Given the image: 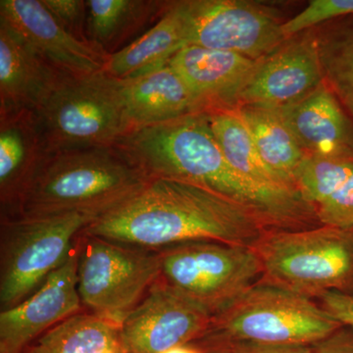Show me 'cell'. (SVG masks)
Here are the masks:
<instances>
[{
	"label": "cell",
	"instance_id": "6da1fadb",
	"mask_svg": "<svg viewBox=\"0 0 353 353\" xmlns=\"http://www.w3.org/2000/svg\"><path fill=\"white\" fill-rule=\"evenodd\" d=\"M273 231L240 202L183 181L152 179L128 201L92 221L83 233L122 245L161 250L192 241L252 246Z\"/></svg>",
	"mask_w": 353,
	"mask_h": 353
},
{
	"label": "cell",
	"instance_id": "7a4b0ae2",
	"mask_svg": "<svg viewBox=\"0 0 353 353\" xmlns=\"http://www.w3.org/2000/svg\"><path fill=\"white\" fill-rule=\"evenodd\" d=\"M115 146L150 179H172L201 185L252 208L273 231H303L321 226L307 205L267 196L232 168L206 112L134 128Z\"/></svg>",
	"mask_w": 353,
	"mask_h": 353
},
{
	"label": "cell",
	"instance_id": "3957f363",
	"mask_svg": "<svg viewBox=\"0 0 353 353\" xmlns=\"http://www.w3.org/2000/svg\"><path fill=\"white\" fill-rule=\"evenodd\" d=\"M150 180L115 146L48 153L12 217L81 213L97 219Z\"/></svg>",
	"mask_w": 353,
	"mask_h": 353
},
{
	"label": "cell",
	"instance_id": "277c9868",
	"mask_svg": "<svg viewBox=\"0 0 353 353\" xmlns=\"http://www.w3.org/2000/svg\"><path fill=\"white\" fill-rule=\"evenodd\" d=\"M341 326L313 299L261 281L214 316L190 345L203 352H228L236 343L312 345Z\"/></svg>",
	"mask_w": 353,
	"mask_h": 353
},
{
	"label": "cell",
	"instance_id": "5b68a950",
	"mask_svg": "<svg viewBox=\"0 0 353 353\" xmlns=\"http://www.w3.org/2000/svg\"><path fill=\"white\" fill-rule=\"evenodd\" d=\"M34 113L48 153L113 146L132 129L122 81L104 71L64 76Z\"/></svg>",
	"mask_w": 353,
	"mask_h": 353
},
{
	"label": "cell",
	"instance_id": "8992f818",
	"mask_svg": "<svg viewBox=\"0 0 353 353\" xmlns=\"http://www.w3.org/2000/svg\"><path fill=\"white\" fill-rule=\"evenodd\" d=\"M252 248L263 282L311 299L327 292L353 294V228L269 231Z\"/></svg>",
	"mask_w": 353,
	"mask_h": 353
},
{
	"label": "cell",
	"instance_id": "52a82bcc",
	"mask_svg": "<svg viewBox=\"0 0 353 353\" xmlns=\"http://www.w3.org/2000/svg\"><path fill=\"white\" fill-rule=\"evenodd\" d=\"M94 220L81 213L1 218L0 311L32 296L69 259L79 234Z\"/></svg>",
	"mask_w": 353,
	"mask_h": 353
},
{
	"label": "cell",
	"instance_id": "ba28073f",
	"mask_svg": "<svg viewBox=\"0 0 353 353\" xmlns=\"http://www.w3.org/2000/svg\"><path fill=\"white\" fill-rule=\"evenodd\" d=\"M159 280L212 317L263 279L252 246L192 241L158 250Z\"/></svg>",
	"mask_w": 353,
	"mask_h": 353
},
{
	"label": "cell",
	"instance_id": "9c48e42d",
	"mask_svg": "<svg viewBox=\"0 0 353 353\" xmlns=\"http://www.w3.org/2000/svg\"><path fill=\"white\" fill-rule=\"evenodd\" d=\"M77 285L83 308L122 325L160 277L157 250L92 234L76 241Z\"/></svg>",
	"mask_w": 353,
	"mask_h": 353
},
{
	"label": "cell",
	"instance_id": "30bf717a",
	"mask_svg": "<svg viewBox=\"0 0 353 353\" xmlns=\"http://www.w3.org/2000/svg\"><path fill=\"white\" fill-rule=\"evenodd\" d=\"M188 46L231 51L253 60L270 54L287 38L268 7L245 0H183Z\"/></svg>",
	"mask_w": 353,
	"mask_h": 353
},
{
	"label": "cell",
	"instance_id": "8fae6325",
	"mask_svg": "<svg viewBox=\"0 0 353 353\" xmlns=\"http://www.w3.org/2000/svg\"><path fill=\"white\" fill-rule=\"evenodd\" d=\"M212 319L158 279L121 329L130 352L161 353L199 340Z\"/></svg>",
	"mask_w": 353,
	"mask_h": 353
},
{
	"label": "cell",
	"instance_id": "7c38bea8",
	"mask_svg": "<svg viewBox=\"0 0 353 353\" xmlns=\"http://www.w3.org/2000/svg\"><path fill=\"white\" fill-rule=\"evenodd\" d=\"M322 83L312 30H308L288 38L270 54L257 60L236 108L253 104L282 108L310 94Z\"/></svg>",
	"mask_w": 353,
	"mask_h": 353
},
{
	"label": "cell",
	"instance_id": "4fadbf2b",
	"mask_svg": "<svg viewBox=\"0 0 353 353\" xmlns=\"http://www.w3.org/2000/svg\"><path fill=\"white\" fill-rule=\"evenodd\" d=\"M83 309L74 250L32 296L0 312V353H24L39 336Z\"/></svg>",
	"mask_w": 353,
	"mask_h": 353
},
{
	"label": "cell",
	"instance_id": "5bb4252c",
	"mask_svg": "<svg viewBox=\"0 0 353 353\" xmlns=\"http://www.w3.org/2000/svg\"><path fill=\"white\" fill-rule=\"evenodd\" d=\"M0 20L64 75H90L105 67L108 55L65 31L41 0H1Z\"/></svg>",
	"mask_w": 353,
	"mask_h": 353
},
{
	"label": "cell",
	"instance_id": "9a60e30c",
	"mask_svg": "<svg viewBox=\"0 0 353 353\" xmlns=\"http://www.w3.org/2000/svg\"><path fill=\"white\" fill-rule=\"evenodd\" d=\"M257 60L231 51L187 46L169 62L201 112L236 109Z\"/></svg>",
	"mask_w": 353,
	"mask_h": 353
},
{
	"label": "cell",
	"instance_id": "2e32d148",
	"mask_svg": "<svg viewBox=\"0 0 353 353\" xmlns=\"http://www.w3.org/2000/svg\"><path fill=\"white\" fill-rule=\"evenodd\" d=\"M278 110L307 157L353 160V118L326 83Z\"/></svg>",
	"mask_w": 353,
	"mask_h": 353
},
{
	"label": "cell",
	"instance_id": "e0dca14e",
	"mask_svg": "<svg viewBox=\"0 0 353 353\" xmlns=\"http://www.w3.org/2000/svg\"><path fill=\"white\" fill-rule=\"evenodd\" d=\"M64 76L0 20V116L34 112Z\"/></svg>",
	"mask_w": 353,
	"mask_h": 353
},
{
	"label": "cell",
	"instance_id": "ac0fdd59",
	"mask_svg": "<svg viewBox=\"0 0 353 353\" xmlns=\"http://www.w3.org/2000/svg\"><path fill=\"white\" fill-rule=\"evenodd\" d=\"M48 155L32 111L0 116V211L12 217L23 192Z\"/></svg>",
	"mask_w": 353,
	"mask_h": 353
},
{
	"label": "cell",
	"instance_id": "d6986e66",
	"mask_svg": "<svg viewBox=\"0 0 353 353\" xmlns=\"http://www.w3.org/2000/svg\"><path fill=\"white\" fill-rule=\"evenodd\" d=\"M121 81L132 129L201 112L189 88L169 63Z\"/></svg>",
	"mask_w": 353,
	"mask_h": 353
},
{
	"label": "cell",
	"instance_id": "ffe728a7",
	"mask_svg": "<svg viewBox=\"0 0 353 353\" xmlns=\"http://www.w3.org/2000/svg\"><path fill=\"white\" fill-rule=\"evenodd\" d=\"M296 189L322 226L352 229L353 160L308 157Z\"/></svg>",
	"mask_w": 353,
	"mask_h": 353
},
{
	"label": "cell",
	"instance_id": "44dd1931",
	"mask_svg": "<svg viewBox=\"0 0 353 353\" xmlns=\"http://www.w3.org/2000/svg\"><path fill=\"white\" fill-rule=\"evenodd\" d=\"M188 25L182 1L169 2L159 20L126 48L109 55L103 71L118 80L143 75L170 62L188 46Z\"/></svg>",
	"mask_w": 353,
	"mask_h": 353
},
{
	"label": "cell",
	"instance_id": "7402d4cb",
	"mask_svg": "<svg viewBox=\"0 0 353 353\" xmlns=\"http://www.w3.org/2000/svg\"><path fill=\"white\" fill-rule=\"evenodd\" d=\"M206 114L227 161L241 178L267 196L309 206L296 190L266 166L236 109H218Z\"/></svg>",
	"mask_w": 353,
	"mask_h": 353
},
{
	"label": "cell",
	"instance_id": "603a6c76",
	"mask_svg": "<svg viewBox=\"0 0 353 353\" xmlns=\"http://www.w3.org/2000/svg\"><path fill=\"white\" fill-rule=\"evenodd\" d=\"M236 110L266 166L297 190L296 176L308 157L278 109L245 104Z\"/></svg>",
	"mask_w": 353,
	"mask_h": 353
},
{
	"label": "cell",
	"instance_id": "cb8c5ba5",
	"mask_svg": "<svg viewBox=\"0 0 353 353\" xmlns=\"http://www.w3.org/2000/svg\"><path fill=\"white\" fill-rule=\"evenodd\" d=\"M168 4L152 0H87L88 41L108 57L112 55L150 21L163 15Z\"/></svg>",
	"mask_w": 353,
	"mask_h": 353
},
{
	"label": "cell",
	"instance_id": "d4e9b609",
	"mask_svg": "<svg viewBox=\"0 0 353 353\" xmlns=\"http://www.w3.org/2000/svg\"><path fill=\"white\" fill-rule=\"evenodd\" d=\"M24 353H131L121 325L82 311L39 336Z\"/></svg>",
	"mask_w": 353,
	"mask_h": 353
},
{
	"label": "cell",
	"instance_id": "484cf974",
	"mask_svg": "<svg viewBox=\"0 0 353 353\" xmlns=\"http://www.w3.org/2000/svg\"><path fill=\"white\" fill-rule=\"evenodd\" d=\"M311 30L323 81L353 118V15Z\"/></svg>",
	"mask_w": 353,
	"mask_h": 353
},
{
	"label": "cell",
	"instance_id": "4316f807",
	"mask_svg": "<svg viewBox=\"0 0 353 353\" xmlns=\"http://www.w3.org/2000/svg\"><path fill=\"white\" fill-rule=\"evenodd\" d=\"M350 15H353V0H312L294 17L285 21L283 32L285 38H290L329 21Z\"/></svg>",
	"mask_w": 353,
	"mask_h": 353
},
{
	"label": "cell",
	"instance_id": "83f0119b",
	"mask_svg": "<svg viewBox=\"0 0 353 353\" xmlns=\"http://www.w3.org/2000/svg\"><path fill=\"white\" fill-rule=\"evenodd\" d=\"M60 26L74 38L90 43L85 32L87 6L83 0H41Z\"/></svg>",
	"mask_w": 353,
	"mask_h": 353
},
{
	"label": "cell",
	"instance_id": "f1b7e54d",
	"mask_svg": "<svg viewBox=\"0 0 353 353\" xmlns=\"http://www.w3.org/2000/svg\"><path fill=\"white\" fill-rule=\"evenodd\" d=\"M313 301L341 324L353 328V294L327 292Z\"/></svg>",
	"mask_w": 353,
	"mask_h": 353
},
{
	"label": "cell",
	"instance_id": "f546056e",
	"mask_svg": "<svg viewBox=\"0 0 353 353\" xmlns=\"http://www.w3.org/2000/svg\"><path fill=\"white\" fill-rule=\"evenodd\" d=\"M313 353H353V328L343 325L327 338L311 345Z\"/></svg>",
	"mask_w": 353,
	"mask_h": 353
},
{
	"label": "cell",
	"instance_id": "4dcf8cb0",
	"mask_svg": "<svg viewBox=\"0 0 353 353\" xmlns=\"http://www.w3.org/2000/svg\"><path fill=\"white\" fill-rule=\"evenodd\" d=\"M230 353H313L307 345H256L236 343L228 348Z\"/></svg>",
	"mask_w": 353,
	"mask_h": 353
},
{
	"label": "cell",
	"instance_id": "1f68e13d",
	"mask_svg": "<svg viewBox=\"0 0 353 353\" xmlns=\"http://www.w3.org/2000/svg\"><path fill=\"white\" fill-rule=\"evenodd\" d=\"M161 353H205L202 352L201 350L194 347L192 345H180V347H176L171 348V350H166V352Z\"/></svg>",
	"mask_w": 353,
	"mask_h": 353
},
{
	"label": "cell",
	"instance_id": "d6a6232c",
	"mask_svg": "<svg viewBox=\"0 0 353 353\" xmlns=\"http://www.w3.org/2000/svg\"><path fill=\"white\" fill-rule=\"evenodd\" d=\"M203 352V350H202ZM205 353H230L229 352H223V350H218V352H204Z\"/></svg>",
	"mask_w": 353,
	"mask_h": 353
}]
</instances>
